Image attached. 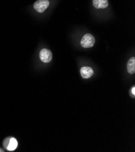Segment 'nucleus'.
<instances>
[{"instance_id":"1","label":"nucleus","mask_w":135,"mask_h":152,"mask_svg":"<svg viewBox=\"0 0 135 152\" xmlns=\"http://www.w3.org/2000/svg\"><path fill=\"white\" fill-rule=\"evenodd\" d=\"M95 42V39L94 37L89 34H85L81 41V44L84 48H92Z\"/></svg>"},{"instance_id":"2","label":"nucleus","mask_w":135,"mask_h":152,"mask_svg":"<svg viewBox=\"0 0 135 152\" xmlns=\"http://www.w3.org/2000/svg\"><path fill=\"white\" fill-rule=\"evenodd\" d=\"M49 0H37L34 3V7L39 13H43L49 6Z\"/></svg>"},{"instance_id":"3","label":"nucleus","mask_w":135,"mask_h":152,"mask_svg":"<svg viewBox=\"0 0 135 152\" xmlns=\"http://www.w3.org/2000/svg\"><path fill=\"white\" fill-rule=\"evenodd\" d=\"M39 58L44 63H50L52 59V53L49 49H43L39 53Z\"/></svg>"},{"instance_id":"4","label":"nucleus","mask_w":135,"mask_h":152,"mask_svg":"<svg viewBox=\"0 0 135 152\" xmlns=\"http://www.w3.org/2000/svg\"><path fill=\"white\" fill-rule=\"evenodd\" d=\"M80 73L81 77L84 79H88L93 75L94 72L92 68L90 67H82L81 69Z\"/></svg>"},{"instance_id":"5","label":"nucleus","mask_w":135,"mask_h":152,"mask_svg":"<svg viewBox=\"0 0 135 152\" xmlns=\"http://www.w3.org/2000/svg\"><path fill=\"white\" fill-rule=\"evenodd\" d=\"M93 5L96 9H105L108 7L107 0H93Z\"/></svg>"},{"instance_id":"6","label":"nucleus","mask_w":135,"mask_h":152,"mask_svg":"<svg viewBox=\"0 0 135 152\" xmlns=\"http://www.w3.org/2000/svg\"><path fill=\"white\" fill-rule=\"evenodd\" d=\"M127 71L130 74H134L135 72V58H131L127 63Z\"/></svg>"},{"instance_id":"7","label":"nucleus","mask_w":135,"mask_h":152,"mask_svg":"<svg viewBox=\"0 0 135 152\" xmlns=\"http://www.w3.org/2000/svg\"><path fill=\"white\" fill-rule=\"evenodd\" d=\"M17 146H18V142L17 140L14 138H11L10 139L7 149L9 151H13L17 148Z\"/></svg>"},{"instance_id":"8","label":"nucleus","mask_w":135,"mask_h":152,"mask_svg":"<svg viewBox=\"0 0 135 152\" xmlns=\"http://www.w3.org/2000/svg\"><path fill=\"white\" fill-rule=\"evenodd\" d=\"M10 138H7L6 140H4V143H3V145H4V147L7 149V145H8V144H9V141H10Z\"/></svg>"},{"instance_id":"9","label":"nucleus","mask_w":135,"mask_h":152,"mask_svg":"<svg viewBox=\"0 0 135 152\" xmlns=\"http://www.w3.org/2000/svg\"><path fill=\"white\" fill-rule=\"evenodd\" d=\"M131 93L133 95V96L135 95V87L134 86H133V88H131Z\"/></svg>"},{"instance_id":"10","label":"nucleus","mask_w":135,"mask_h":152,"mask_svg":"<svg viewBox=\"0 0 135 152\" xmlns=\"http://www.w3.org/2000/svg\"><path fill=\"white\" fill-rule=\"evenodd\" d=\"M0 151H1V150H0Z\"/></svg>"}]
</instances>
